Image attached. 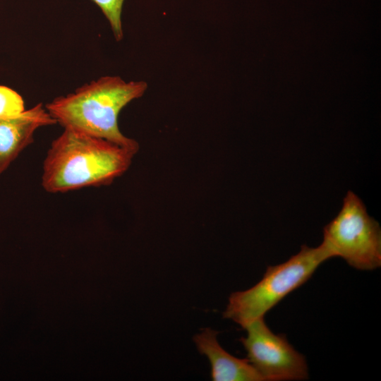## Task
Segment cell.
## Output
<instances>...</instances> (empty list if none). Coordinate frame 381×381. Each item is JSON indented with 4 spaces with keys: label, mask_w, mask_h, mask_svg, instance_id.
I'll list each match as a JSON object with an SVG mask.
<instances>
[{
    "label": "cell",
    "mask_w": 381,
    "mask_h": 381,
    "mask_svg": "<svg viewBox=\"0 0 381 381\" xmlns=\"http://www.w3.org/2000/svg\"><path fill=\"white\" fill-rule=\"evenodd\" d=\"M145 81H126L119 76H102L59 96L45 108L64 128L75 130L138 151L139 145L120 131V111L131 102L141 97Z\"/></svg>",
    "instance_id": "obj_2"
},
{
    "label": "cell",
    "mask_w": 381,
    "mask_h": 381,
    "mask_svg": "<svg viewBox=\"0 0 381 381\" xmlns=\"http://www.w3.org/2000/svg\"><path fill=\"white\" fill-rule=\"evenodd\" d=\"M25 110L22 96L11 87L0 85V118L16 116Z\"/></svg>",
    "instance_id": "obj_9"
},
{
    "label": "cell",
    "mask_w": 381,
    "mask_h": 381,
    "mask_svg": "<svg viewBox=\"0 0 381 381\" xmlns=\"http://www.w3.org/2000/svg\"><path fill=\"white\" fill-rule=\"evenodd\" d=\"M217 332L204 329L193 340L199 352L207 356L214 381H263L262 377L247 358L240 359L229 353L219 344Z\"/></svg>",
    "instance_id": "obj_7"
},
{
    "label": "cell",
    "mask_w": 381,
    "mask_h": 381,
    "mask_svg": "<svg viewBox=\"0 0 381 381\" xmlns=\"http://www.w3.org/2000/svg\"><path fill=\"white\" fill-rule=\"evenodd\" d=\"M333 258L321 243L315 248L306 245L283 263L268 266L261 279L253 287L232 293L223 313L244 328L265 315L284 298L305 284L318 267Z\"/></svg>",
    "instance_id": "obj_3"
},
{
    "label": "cell",
    "mask_w": 381,
    "mask_h": 381,
    "mask_svg": "<svg viewBox=\"0 0 381 381\" xmlns=\"http://www.w3.org/2000/svg\"><path fill=\"white\" fill-rule=\"evenodd\" d=\"M102 10L109 21L114 37L117 42L123 37L121 13L125 0H92Z\"/></svg>",
    "instance_id": "obj_8"
},
{
    "label": "cell",
    "mask_w": 381,
    "mask_h": 381,
    "mask_svg": "<svg viewBox=\"0 0 381 381\" xmlns=\"http://www.w3.org/2000/svg\"><path fill=\"white\" fill-rule=\"evenodd\" d=\"M55 123V119L41 103L18 116L0 118V175L33 142L37 129Z\"/></svg>",
    "instance_id": "obj_6"
},
{
    "label": "cell",
    "mask_w": 381,
    "mask_h": 381,
    "mask_svg": "<svg viewBox=\"0 0 381 381\" xmlns=\"http://www.w3.org/2000/svg\"><path fill=\"white\" fill-rule=\"evenodd\" d=\"M240 341L249 363L266 381L304 380L308 370L304 356L297 351L283 334H274L264 318L246 325Z\"/></svg>",
    "instance_id": "obj_5"
},
{
    "label": "cell",
    "mask_w": 381,
    "mask_h": 381,
    "mask_svg": "<svg viewBox=\"0 0 381 381\" xmlns=\"http://www.w3.org/2000/svg\"><path fill=\"white\" fill-rule=\"evenodd\" d=\"M322 243L332 257H340L358 270L381 266V229L354 193L345 195L337 215L323 229Z\"/></svg>",
    "instance_id": "obj_4"
},
{
    "label": "cell",
    "mask_w": 381,
    "mask_h": 381,
    "mask_svg": "<svg viewBox=\"0 0 381 381\" xmlns=\"http://www.w3.org/2000/svg\"><path fill=\"white\" fill-rule=\"evenodd\" d=\"M137 152L64 128L44 159L42 186L48 193H59L109 185L128 169Z\"/></svg>",
    "instance_id": "obj_1"
}]
</instances>
